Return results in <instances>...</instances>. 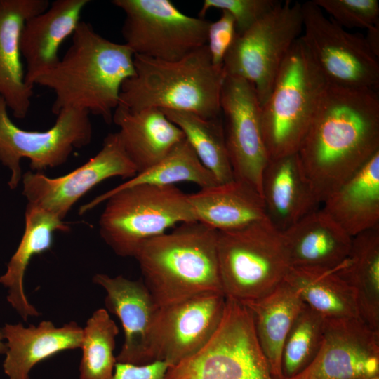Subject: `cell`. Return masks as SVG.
I'll list each match as a JSON object with an SVG mask.
<instances>
[{"instance_id":"obj_22","label":"cell","mask_w":379,"mask_h":379,"mask_svg":"<svg viewBox=\"0 0 379 379\" xmlns=\"http://www.w3.org/2000/svg\"><path fill=\"white\" fill-rule=\"evenodd\" d=\"M122 145L140 173L163 159L185 138L157 108L132 110L119 104L112 117Z\"/></svg>"},{"instance_id":"obj_40","label":"cell","mask_w":379,"mask_h":379,"mask_svg":"<svg viewBox=\"0 0 379 379\" xmlns=\"http://www.w3.org/2000/svg\"><path fill=\"white\" fill-rule=\"evenodd\" d=\"M364 379H379V375L371 377V378H364Z\"/></svg>"},{"instance_id":"obj_9","label":"cell","mask_w":379,"mask_h":379,"mask_svg":"<svg viewBox=\"0 0 379 379\" xmlns=\"http://www.w3.org/2000/svg\"><path fill=\"white\" fill-rule=\"evenodd\" d=\"M302 33V4L281 1L247 30L237 34L223 61L226 75L250 82L262 106L285 56Z\"/></svg>"},{"instance_id":"obj_2","label":"cell","mask_w":379,"mask_h":379,"mask_svg":"<svg viewBox=\"0 0 379 379\" xmlns=\"http://www.w3.org/2000/svg\"><path fill=\"white\" fill-rule=\"evenodd\" d=\"M72 44L58 64L37 77L33 85L52 90L51 111L74 108L112 122L125 80L134 75V53L124 44L112 41L81 21Z\"/></svg>"},{"instance_id":"obj_28","label":"cell","mask_w":379,"mask_h":379,"mask_svg":"<svg viewBox=\"0 0 379 379\" xmlns=\"http://www.w3.org/2000/svg\"><path fill=\"white\" fill-rule=\"evenodd\" d=\"M335 270L354 291L361 319L379 332V226L352 237Z\"/></svg>"},{"instance_id":"obj_36","label":"cell","mask_w":379,"mask_h":379,"mask_svg":"<svg viewBox=\"0 0 379 379\" xmlns=\"http://www.w3.org/2000/svg\"><path fill=\"white\" fill-rule=\"evenodd\" d=\"M237 36L236 24L233 17L227 11H222L220 17L211 22L207 34L206 46L212 62L223 66L226 53Z\"/></svg>"},{"instance_id":"obj_6","label":"cell","mask_w":379,"mask_h":379,"mask_svg":"<svg viewBox=\"0 0 379 379\" xmlns=\"http://www.w3.org/2000/svg\"><path fill=\"white\" fill-rule=\"evenodd\" d=\"M326 87L300 36L285 56L270 94L261 106L270 159L298 152Z\"/></svg>"},{"instance_id":"obj_25","label":"cell","mask_w":379,"mask_h":379,"mask_svg":"<svg viewBox=\"0 0 379 379\" xmlns=\"http://www.w3.org/2000/svg\"><path fill=\"white\" fill-rule=\"evenodd\" d=\"M69 227L54 215L27 204L25 230L20 244L7 264L6 271L0 277V284L7 288V300L17 313L27 321L40 314L27 300L24 289V278L32 258L51 247L55 231L67 232Z\"/></svg>"},{"instance_id":"obj_24","label":"cell","mask_w":379,"mask_h":379,"mask_svg":"<svg viewBox=\"0 0 379 379\" xmlns=\"http://www.w3.org/2000/svg\"><path fill=\"white\" fill-rule=\"evenodd\" d=\"M197 220L217 230H237L266 218L262 198L248 183L232 181L188 194Z\"/></svg>"},{"instance_id":"obj_3","label":"cell","mask_w":379,"mask_h":379,"mask_svg":"<svg viewBox=\"0 0 379 379\" xmlns=\"http://www.w3.org/2000/svg\"><path fill=\"white\" fill-rule=\"evenodd\" d=\"M217 237V230L194 221L141 244L133 258L159 307L204 293H223Z\"/></svg>"},{"instance_id":"obj_8","label":"cell","mask_w":379,"mask_h":379,"mask_svg":"<svg viewBox=\"0 0 379 379\" xmlns=\"http://www.w3.org/2000/svg\"><path fill=\"white\" fill-rule=\"evenodd\" d=\"M166 379H275L260 346L253 317L226 297L221 321L196 353L168 367Z\"/></svg>"},{"instance_id":"obj_35","label":"cell","mask_w":379,"mask_h":379,"mask_svg":"<svg viewBox=\"0 0 379 379\" xmlns=\"http://www.w3.org/2000/svg\"><path fill=\"white\" fill-rule=\"evenodd\" d=\"M280 2L277 0H204L199 16L204 18L210 8L225 11L233 17L237 34H240L273 10Z\"/></svg>"},{"instance_id":"obj_30","label":"cell","mask_w":379,"mask_h":379,"mask_svg":"<svg viewBox=\"0 0 379 379\" xmlns=\"http://www.w3.org/2000/svg\"><path fill=\"white\" fill-rule=\"evenodd\" d=\"M161 111L181 129L201 162L213 175L218 184L234 179L220 116L205 119L189 112Z\"/></svg>"},{"instance_id":"obj_17","label":"cell","mask_w":379,"mask_h":379,"mask_svg":"<svg viewBox=\"0 0 379 379\" xmlns=\"http://www.w3.org/2000/svg\"><path fill=\"white\" fill-rule=\"evenodd\" d=\"M93 282L106 291L105 306L124 329V341L117 362L144 365L156 361L154 330L159 307L142 280L98 273Z\"/></svg>"},{"instance_id":"obj_20","label":"cell","mask_w":379,"mask_h":379,"mask_svg":"<svg viewBox=\"0 0 379 379\" xmlns=\"http://www.w3.org/2000/svg\"><path fill=\"white\" fill-rule=\"evenodd\" d=\"M266 218L284 232L321 206L297 153L270 159L262 175Z\"/></svg>"},{"instance_id":"obj_7","label":"cell","mask_w":379,"mask_h":379,"mask_svg":"<svg viewBox=\"0 0 379 379\" xmlns=\"http://www.w3.org/2000/svg\"><path fill=\"white\" fill-rule=\"evenodd\" d=\"M217 254L224 294L242 303L270 293L291 267L283 233L267 219L218 231Z\"/></svg>"},{"instance_id":"obj_33","label":"cell","mask_w":379,"mask_h":379,"mask_svg":"<svg viewBox=\"0 0 379 379\" xmlns=\"http://www.w3.org/2000/svg\"><path fill=\"white\" fill-rule=\"evenodd\" d=\"M325 318L306 304L296 317L285 340L281 356L284 379L304 371L321 345Z\"/></svg>"},{"instance_id":"obj_16","label":"cell","mask_w":379,"mask_h":379,"mask_svg":"<svg viewBox=\"0 0 379 379\" xmlns=\"http://www.w3.org/2000/svg\"><path fill=\"white\" fill-rule=\"evenodd\" d=\"M225 302L223 293L207 292L159 307L154 330L155 360L170 367L199 351L218 327Z\"/></svg>"},{"instance_id":"obj_1","label":"cell","mask_w":379,"mask_h":379,"mask_svg":"<svg viewBox=\"0 0 379 379\" xmlns=\"http://www.w3.org/2000/svg\"><path fill=\"white\" fill-rule=\"evenodd\" d=\"M378 152V92L327 85L296 152L320 205Z\"/></svg>"},{"instance_id":"obj_10","label":"cell","mask_w":379,"mask_h":379,"mask_svg":"<svg viewBox=\"0 0 379 379\" xmlns=\"http://www.w3.org/2000/svg\"><path fill=\"white\" fill-rule=\"evenodd\" d=\"M301 38L327 85L378 92L379 58L364 36L347 32L312 1L302 4Z\"/></svg>"},{"instance_id":"obj_13","label":"cell","mask_w":379,"mask_h":379,"mask_svg":"<svg viewBox=\"0 0 379 379\" xmlns=\"http://www.w3.org/2000/svg\"><path fill=\"white\" fill-rule=\"evenodd\" d=\"M136 174L118 132L110 133L93 157L65 175L50 178L41 172L31 171L22 174V194L27 204L63 220L74 204L101 182L113 177L129 180Z\"/></svg>"},{"instance_id":"obj_4","label":"cell","mask_w":379,"mask_h":379,"mask_svg":"<svg viewBox=\"0 0 379 379\" xmlns=\"http://www.w3.org/2000/svg\"><path fill=\"white\" fill-rule=\"evenodd\" d=\"M135 73L121 85L119 104L132 110L157 108L189 112L205 119L220 117L226 77L206 45L175 61L134 55Z\"/></svg>"},{"instance_id":"obj_27","label":"cell","mask_w":379,"mask_h":379,"mask_svg":"<svg viewBox=\"0 0 379 379\" xmlns=\"http://www.w3.org/2000/svg\"><path fill=\"white\" fill-rule=\"evenodd\" d=\"M243 304L251 313L258 343L273 377L284 379L281 371L283 346L305 304L298 293L284 280L265 296Z\"/></svg>"},{"instance_id":"obj_14","label":"cell","mask_w":379,"mask_h":379,"mask_svg":"<svg viewBox=\"0 0 379 379\" xmlns=\"http://www.w3.org/2000/svg\"><path fill=\"white\" fill-rule=\"evenodd\" d=\"M220 111L234 178L261 195L262 175L270 158L262 130L261 105L253 86L242 78L226 75Z\"/></svg>"},{"instance_id":"obj_26","label":"cell","mask_w":379,"mask_h":379,"mask_svg":"<svg viewBox=\"0 0 379 379\" xmlns=\"http://www.w3.org/2000/svg\"><path fill=\"white\" fill-rule=\"evenodd\" d=\"M321 208L351 237L379 226V152Z\"/></svg>"},{"instance_id":"obj_37","label":"cell","mask_w":379,"mask_h":379,"mask_svg":"<svg viewBox=\"0 0 379 379\" xmlns=\"http://www.w3.org/2000/svg\"><path fill=\"white\" fill-rule=\"evenodd\" d=\"M169 366L164 361L144 365L117 362L109 379H166Z\"/></svg>"},{"instance_id":"obj_11","label":"cell","mask_w":379,"mask_h":379,"mask_svg":"<svg viewBox=\"0 0 379 379\" xmlns=\"http://www.w3.org/2000/svg\"><path fill=\"white\" fill-rule=\"evenodd\" d=\"M112 3L125 14L124 44L134 55L175 61L206 45L211 22L183 13L169 0Z\"/></svg>"},{"instance_id":"obj_34","label":"cell","mask_w":379,"mask_h":379,"mask_svg":"<svg viewBox=\"0 0 379 379\" xmlns=\"http://www.w3.org/2000/svg\"><path fill=\"white\" fill-rule=\"evenodd\" d=\"M335 22L345 28L368 29L379 23L378 0H313Z\"/></svg>"},{"instance_id":"obj_38","label":"cell","mask_w":379,"mask_h":379,"mask_svg":"<svg viewBox=\"0 0 379 379\" xmlns=\"http://www.w3.org/2000/svg\"><path fill=\"white\" fill-rule=\"evenodd\" d=\"M364 39L370 50L379 58V23L367 29Z\"/></svg>"},{"instance_id":"obj_23","label":"cell","mask_w":379,"mask_h":379,"mask_svg":"<svg viewBox=\"0 0 379 379\" xmlns=\"http://www.w3.org/2000/svg\"><path fill=\"white\" fill-rule=\"evenodd\" d=\"M282 233L294 267L335 269L346 258L352 241L321 207Z\"/></svg>"},{"instance_id":"obj_29","label":"cell","mask_w":379,"mask_h":379,"mask_svg":"<svg viewBox=\"0 0 379 379\" xmlns=\"http://www.w3.org/2000/svg\"><path fill=\"white\" fill-rule=\"evenodd\" d=\"M284 281L324 318L360 319L353 288L333 270L291 267Z\"/></svg>"},{"instance_id":"obj_31","label":"cell","mask_w":379,"mask_h":379,"mask_svg":"<svg viewBox=\"0 0 379 379\" xmlns=\"http://www.w3.org/2000/svg\"><path fill=\"white\" fill-rule=\"evenodd\" d=\"M181 182H191L201 188L218 184L185 138L155 164L115 188L138 185L167 186Z\"/></svg>"},{"instance_id":"obj_32","label":"cell","mask_w":379,"mask_h":379,"mask_svg":"<svg viewBox=\"0 0 379 379\" xmlns=\"http://www.w3.org/2000/svg\"><path fill=\"white\" fill-rule=\"evenodd\" d=\"M119 328L106 309L95 310L83 328L79 379H109L117 364L114 355Z\"/></svg>"},{"instance_id":"obj_19","label":"cell","mask_w":379,"mask_h":379,"mask_svg":"<svg viewBox=\"0 0 379 379\" xmlns=\"http://www.w3.org/2000/svg\"><path fill=\"white\" fill-rule=\"evenodd\" d=\"M48 0H0V95L17 119L29 109L33 88L25 81L20 36L30 17L46 10Z\"/></svg>"},{"instance_id":"obj_12","label":"cell","mask_w":379,"mask_h":379,"mask_svg":"<svg viewBox=\"0 0 379 379\" xmlns=\"http://www.w3.org/2000/svg\"><path fill=\"white\" fill-rule=\"evenodd\" d=\"M8 107L0 95V163L11 171L8 185L15 190L22 173L21 160L27 158L36 172L65 164L75 149L88 145L93 129L89 112L68 108L56 116L48 130H24L15 125L8 114Z\"/></svg>"},{"instance_id":"obj_21","label":"cell","mask_w":379,"mask_h":379,"mask_svg":"<svg viewBox=\"0 0 379 379\" xmlns=\"http://www.w3.org/2000/svg\"><path fill=\"white\" fill-rule=\"evenodd\" d=\"M1 330L7 347L3 368L9 379H29L37 364L60 352L80 348L83 337V328L75 321L61 326L48 320L27 327L7 324Z\"/></svg>"},{"instance_id":"obj_39","label":"cell","mask_w":379,"mask_h":379,"mask_svg":"<svg viewBox=\"0 0 379 379\" xmlns=\"http://www.w3.org/2000/svg\"><path fill=\"white\" fill-rule=\"evenodd\" d=\"M3 334L1 330L0 329V354H6L7 351V347L6 343L4 342Z\"/></svg>"},{"instance_id":"obj_15","label":"cell","mask_w":379,"mask_h":379,"mask_svg":"<svg viewBox=\"0 0 379 379\" xmlns=\"http://www.w3.org/2000/svg\"><path fill=\"white\" fill-rule=\"evenodd\" d=\"M379 375V332L360 319L325 318L321 347L290 379H364Z\"/></svg>"},{"instance_id":"obj_5","label":"cell","mask_w":379,"mask_h":379,"mask_svg":"<svg viewBox=\"0 0 379 379\" xmlns=\"http://www.w3.org/2000/svg\"><path fill=\"white\" fill-rule=\"evenodd\" d=\"M105 201L98 222L100 234L121 257H134L142 244L178 223L197 221L188 194L175 185L114 187L81 206L79 214Z\"/></svg>"},{"instance_id":"obj_18","label":"cell","mask_w":379,"mask_h":379,"mask_svg":"<svg viewBox=\"0 0 379 379\" xmlns=\"http://www.w3.org/2000/svg\"><path fill=\"white\" fill-rule=\"evenodd\" d=\"M88 0H55L41 13L28 18L20 36L21 55L25 60V81L34 87L35 79L60 60L62 44L72 36Z\"/></svg>"}]
</instances>
